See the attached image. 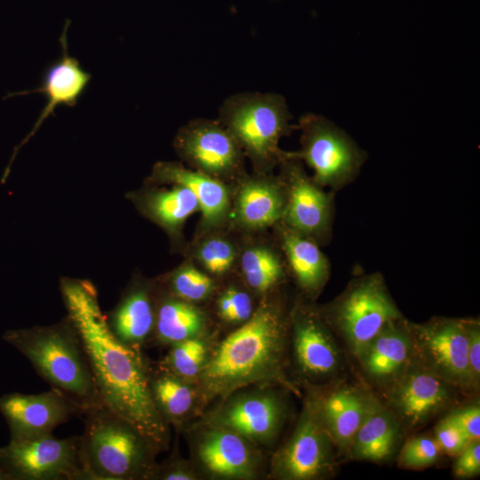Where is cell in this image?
Wrapping results in <instances>:
<instances>
[{
  "instance_id": "cell-1",
  "label": "cell",
  "mask_w": 480,
  "mask_h": 480,
  "mask_svg": "<svg viewBox=\"0 0 480 480\" xmlns=\"http://www.w3.org/2000/svg\"><path fill=\"white\" fill-rule=\"evenodd\" d=\"M67 316L83 342L103 404L133 426L159 454L171 442L170 425L158 412L150 390L149 365L142 351L122 343L111 332L94 284L61 277Z\"/></svg>"
},
{
  "instance_id": "cell-2",
  "label": "cell",
  "mask_w": 480,
  "mask_h": 480,
  "mask_svg": "<svg viewBox=\"0 0 480 480\" xmlns=\"http://www.w3.org/2000/svg\"><path fill=\"white\" fill-rule=\"evenodd\" d=\"M282 288L259 299L252 316L213 349L194 382L201 410L251 386L278 387L302 396L291 377V305Z\"/></svg>"
},
{
  "instance_id": "cell-3",
  "label": "cell",
  "mask_w": 480,
  "mask_h": 480,
  "mask_svg": "<svg viewBox=\"0 0 480 480\" xmlns=\"http://www.w3.org/2000/svg\"><path fill=\"white\" fill-rule=\"evenodd\" d=\"M5 342L19 350L52 389L80 412L102 404L81 338L66 316L50 325L6 331Z\"/></svg>"
},
{
  "instance_id": "cell-4",
  "label": "cell",
  "mask_w": 480,
  "mask_h": 480,
  "mask_svg": "<svg viewBox=\"0 0 480 480\" xmlns=\"http://www.w3.org/2000/svg\"><path fill=\"white\" fill-rule=\"evenodd\" d=\"M82 415L80 447L87 480H151L158 454L133 426L104 404Z\"/></svg>"
},
{
  "instance_id": "cell-5",
  "label": "cell",
  "mask_w": 480,
  "mask_h": 480,
  "mask_svg": "<svg viewBox=\"0 0 480 480\" xmlns=\"http://www.w3.org/2000/svg\"><path fill=\"white\" fill-rule=\"evenodd\" d=\"M292 118L281 94L244 92L225 99L217 119L235 138L252 172L269 173L290 156V151L280 148L279 141L298 130Z\"/></svg>"
},
{
  "instance_id": "cell-6",
  "label": "cell",
  "mask_w": 480,
  "mask_h": 480,
  "mask_svg": "<svg viewBox=\"0 0 480 480\" xmlns=\"http://www.w3.org/2000/svg\"><path fill=\"white\" fill-rule=\"evenodd\" d=\"M291 377L301 389L323 388L349 379V356L322 316L318 304L297 293L290 310Z\"/></svg>"
},
{
  "instance_id": "cell-7",
  "label": "cell",
  "mask_w": 480,
  "mask_h": 480,
  "mask_svg": "<svg viewBox=\"0 0 480 480\" xmlns=\"http://www.w3.org/2000/svg\"><path fill=\"white\" fill-rule=\"evenodd\" d=\"M318 308L351 363L388 322L404 316L384 276L377 271L354 276L338 296Z\"/></svg>"
},
{
  "instance_id": "cell-8",
  "label": "cell",
  "mask_w": 480,
  "mask_h": 480,
  "mask_svg": "<svg viewBox=\"0 0 480 480\" xmlns=\"http://www.w3.org/2000/svg\"><path fill=\"white\" fill-rule=\"evenodd\" d=\"M297 125L300 149L293 153L313 171L315 182L336 192L356 179L367 153L346 132L314 113L301 116Z\"/></svg>"
},
{
  "instance_id": "cell-9",
  "label": "cell",
  "mask_w": 480,
  "mask_h": 480,
  "mask_svg": "<svg viewBox=\"0 0 480 480\" xmlns=\"http://www.w3.org/2000/svg\"><path fill=\"white\" fill-rule=\"evenodd\" d=\"M412 362L429 373L476 397L468 366L464 318L433 316L409 320Z\"/></svg>"
},
{
  "instance_id": "cell-10",
  "label": "cell",
  "mask_w": 480,
  "mask_h": 480,
  "mask_svg": "<svg viewBox=\"0 0 480 480\" xmlns=\"http://www.w3.org/2000/svg\"><path fill=\"white\" fill-rule=\"evenodd\" d=\"M238 389L222 399L200 422L233 431L259 448L272 445L288 416V404L278 387ZM287 391V390H286Z\"/></svg>"
},
{
  "instance_id": "cell-11",
  "label": "cell",
  "mask_w": 480,
  "mask_h": 480,
  "mask_svg": "<svg viewBox=\"0 0 480 480\" xmlns=\"http://www.w3.org/2000/svg\"><path fill=\"white\" fill-rule=\"evenodd\" d=\"M340 463L332 437L304 400L292 434L272 456L269 476L277 480H326L336 476Z\"/></svg>"
},
{
  "instance_id": "cell-12",
  "label": "cell",
  "mask_w": 480,
  "mask_h": 480,
  "mask_svg": "<svg viewBox=\"0 0 480 480\" xmlns=\"http://www.w3.org/2000/svg\"><path fill=\"white\" fill-rule=\"evenodd\" d=\"M173 148L183 164L229 186L247 173L242 148L218 119L189 120L176 132Z\"/></svg>"
},
{
  "instance_id": "cell-13",
  "label": "cell",
  "mask_w": 480,
  "mask_h": 480,
  "mask_svg": "<svg viewBox=\"0 0 480 480\" xmlns=\"http://www.w3.org/2000/svg\"><path fill=\"white\" fill-rule=\"evenodd\" d=\"M0 469L8 480H87L80 436L10 441L0 447Z\"/></svg>"
},
{
  "instance_id": "cell-14",
  "label": "cell",
  "mask_w": 480,
  "mask_h": 480,
  "mask_svg": "<svg viewBox=\"0 0 480 480\" xmlns=\"http://www.w3.org/2000/svg\"><path fill=\"white\" fill-rule=\"evenodd\" d=\"M377 396L396 416L407 436L462 404V397L470 398L412 361L398 380Z\"/></svg>"
},
{
  "instance_id": "cell-15",
  "label": "cell",
  "mask_w": 480,
  "mask_h": 480,
  "mask_svg": "<svg viewBox=\"0 0 480 480\" xmlns=\"http://www.w3.org/2000/svg\"><path fill=\"white\" fill-rule=\"evenodd\" d=\"M278 167L286 196L281 221L321 247L327 245L333 232L335 192L325 191L315 182L293 151Z\"/></svg>"
},
{
  "instance_id": "cell-16",
  "label": "cell",
  "mask_w": 480,
  "mask_h": 480,
  "mask_svg": "<svg viewBox=\"0 0 480 480\" xmlns=\"http://www.w3.org/2000/svg\"><path fill=\"white\" fill-rule=\"evenodd\" d=\"M195 427L192 462L201 476L251 480L261 476L264 459L260 448L226 428L202 422Z\"/></svg>"
},
{
  "instance_id": "cell-17",
  "label": "cell",
  "mask_w": 480,
  "mask_h": 480,
  "mask_svg": "<svg viewBox=\"0 0 480 480\" xmlns=\"http://www.w3.org/2000/svg\"><path fill=\"white\" fill-rule=\"evenodd\" d=\"M304 391V400L332 437L340 460L345 461L351 441L377 401V394L358 379Z\"/></svg>"
},
{
  "instance_id": "cell-18",
  "label": "cell",
  "mask_w": 480,
  "mask_h": 480,
  "mask_svg": "<svg viewBox=\"0 0 480 480\" xmlns=\"http://www.w3.org/2000/svg\"><path fill=\"white\" fill-rule=\"evenodd\" d=\"M412 361L409 320L404 316L388 322L351 364L356 379L379 394L398 380Z\"/></svg>"
},
{
  "instance_id": "cell-19",
  "label": "cell",
  "mask_w": 480,
  "mask_h": 480,
  "mask_svg": "<svg viewBox=\"0 0 480 480\" xmlns=\"http://www.w3.org/2000/svg\"><path fill=\"white\" fill-rule=\"evenodd\" d=\"M232 188L228 228L234 231L265 232L282 220L286 196L278 174L247 172Z\"/></svg>"
},
{
  "instance_id": "cell-20",
  "label": "cell",
  "mask_w": 480,
  "mask_h": 480,
  "mask_svg": "<svg viewBox=\"0 0 480 480\" xmlns=\"http://www.w3.org/2000/svg\"><path fill=\"white\" fill-rule=\"evenodd\" d=\"M0 412L9 430L10 441L52 435L79 410L63 395L50 388L36 395L10 393L0 397Z\"/></svg>"
},
{
  "instance_id": "cell-21",
  "label": "cell",
  "mask_w": 480,
  "mask_h": 480,
  "mask_svg": "<svg viewBox=\"0 0 480 480\" xmlns=\"http://www.w3.org/2000/svg\"><path fill=\"white\" fill-rule=\"evenodd\" d=\"M145 184L180 185L195 195L201 216L194 236L228 227L232 186L174 161L156 162Z\"/></svg>"
},
{
  "instance_id": "cell-22",
  "label": "cell",
  "mask_w": 480,
  "mask_h": 480,
  "mask_svg": "<svg viewBox=\"0 0 480 480\" xmlns=\"http://www.w3.org/2000/svg\"><path fill=\"white\" fill-rule=\"evenodd\" d=\"M150 185L126 194L136 210L158 226L168 236L174 252L182 253L187 241L184 228L193 214L200 212L195 195L180 185Z\"/></svg>"
},
{
  "instance_id": "cell-23",
  "label": "cell",
  "mask_w": 480,
  "mask_h": 480,
  "mask_svg": "<svg viewBox=\"0 0 480 480\" xmlns=\"http://www.w3.org/2000/svg\"><path fill=\"white\" fill-rule=\"evenodd\" d=\"M158 297L156 278L134 275L123 294L107 316L113 334L124 344L136 350L152 340Z\"/></svg>"
},
{
  "instance_id": "cell-24",
  "label": "cell",
  "mask_w": 480,
  "mask_h": 480,
  "mask_svg": "<svg viewBox=\"0 0 480 480\" xmlns=\"http://www.w3.org/2000/svg\"><path fill=\"white\" fill-rule=\"evenodd\" d=\"M270 230L283 252L289 277L298 293L316 301L331 276V264L321 246L282 221Z\"/></svg>"
},
{
  "instance_id": "cell-25",
  "label": "cell",
  "mask_w": 480,
  "mask_h": 480,
  "mask_svg": "<svg viewBox=\"0 0 480 480\" xmlns=\"http://www.w3.org/2000/svg\"><path fill=\"white\" fill-rule=\"evenodd\" d=\"M239 235L236 274L246 287L258 299L284 288L290 280L289 273L283 252L272 233Z\"/></svg>"
},
{
  "instance_id": "cell-26",
  "label": "cell",
  "mask_w": 480,
  "mask_h": 480,
  "mask_svg": "<svg viewBox=\"0 0 480 480\" xmlns=\"http://www.w3.org/2000/svg\"><path fill=\"white\" fill-rule=\"evenodd\" d=\"M68 27L69 20H67L60 37L62 55L45 68L40 86L34 90L8 93L5 97L41 92L47 100L33 128L16 148L12 161L19 148L36 132L49 116L53 114L55 108L62 105L76 106L90 83L92 75L86 72L79 61L68 53L67 38Z\"/></svg>"
},
{
  "instance_id": "cell-27",
  "label": "cell",
  "mask_w": 480,
  "mask_h": 480,
  "mask_svg": "<svg viewBox=\"0 0 480 480\" xmlns=\"http://www.w3.org/2000/svg\"><path fill=\"white\" fill-rule=\"evenodd\" d=\"M407 434L378 396L348 447L345 461L386 464L396 460Z\"/></svg>"
},
{
  "instance_id": "cell-28",
  "label": "cell",
  "mask_w": 480,
  "mask_h": 480,
  "mask_svg": "<svg viewBox=\"0 0 480 480\" xmlns=\"http://www.w3.org/2000/svg\"><path fill=\"white\" fill-rule=\"evenodd\" d=\"M210 323L209 312L203 307L170 295L158 285L151 341L172 346L185 340L204 336Z\"/></svg>"
},
{
  "instance_id": "cell-29",
  "label": "cell",
  "mask_w": 480,
  "mask_h": 480,
  "mask_svg": "<svg viewBox=\"0 0 480 480\" xmlns=\"http://www.w3.org/2000/svg\"><path fill=\"white\" fill-rule=\"evenodd\" d=\"M149 385L154 403L164 420L175 428H182L202 412L194 383L175 375L159 363L149 365Z\"/></svg>"
},
{
  "instance_id": "cell-30",
  "label": "cell",
  "mask_w": 480,
  "mask_h": 480,
  "mask_svg": "<svg viewBox=\"0 0 480 480\" xmlns=\"http://www.w3.org/2000/svg\"><path fill=\"white\" fill-rule=\"evenodd\" d=\"M239 251L240 235L227 227L194 236L181 254L220 282L236 274Z\"/></svg>"
},
{
  "instance_id": "cell-31",
  "label": "cell",
  "mask_w": 480,
  "mask_h": 480,
  "mask_svg": "<svg viewBox=\"0 0 480 480\" xmlns=\"http://www.w3.org/2000/svg\"><path fill=\"white\" fill-rule=\"evenodd\" d=\"M156 279L165 292L198 305L208 302L219 284L217 280L188 258L178 267Z\"/></svg>"
},
{
  "instance_id": "cell-32",
  "label": "cell",
  "mask_w": 480,
  "mask_h": 480,
  "mask_svg": "<svg viewBox=\"0 0 480 480\" xmlns=\"http://www.w3.org/2000/svg\"><path fill=\"white\" fill-rule=\"evenodd\" d=\"M210 300H213V311L220 321L239 326L252 316L259 299L235 274L219 282Z\"/></svg>"
},
{
  "instance_id": "cell-33",
  "label": "cell",
  "mask_w": 480,
  "mask_h": 480,
  "mask_svg": "<svg viewBox=\"0 0 480 480\" xmlns=\"http://www.w3.org/2000/svg\"><path fill=\"white\" fill-rule=\"evenodd\" d=\"M210 352L206 335L196 337L172 345L169 353L159 364L175 375L194 383Z\"/></svg>"
},
{
  "instance_id": "cell-34",
  "label": "cell",
  "mask_w": 480,
  "mask_h": 480,
  "mask_svg": "<svg viewBox=\"0 0 480 480\" xmlns=\"http://www.w3.org/2000/svg\"><path fill=\"white\" fill-rule=\"evenodd\" d=\"M442 454L444 453L434 436H407L396 460L401 468L421 469L436 464Z\"/></svg>"
},
{
  "instance_id": "cell-35",
  "label": "cell",
  "mask_w": 480,
  "mask_h": 480,
  "mask_svg": "<svg viewBox=\"0 0 480 480\" xmlns=\"http://www.w3.org/2000/svg\"><path fill=\"white\" fill-rule=\"evenodd\" d=\"M434 437L443 453L456 457L470 441L466 433L444 414L434 428Z\"/></svg>"
},
{
  "instance_id": "cell-36",
  "label": "cell",
  "mask_w": 480,
  "mask_h": 480,
  "mask_svg": "<svg viewBox=\"0 0 480 480\" xmlns=\"http://www.w3.org/2000/svg\"><path fill=\"white\" fill-rule=\"evenodd\" d=\"M200 476L194 463L182 459L175 450L162 463H156L151 480H196Z\"/></svg>"
},
{
  "instance_id": "cell-37",
  "label": "cell",
  "mask_w": 480,
  "mask_h": 480,
  "mask_svg": "<svg viewBox=\"0 0 480 480\" xmlns=\"http://www.w3.org/2000/svg\"><path fill=\"white\" fill-rule=\"evenodd\" d=\"M467 336L468 359L473 387L477 394L480 389V321L464 318Z\"/></svg>"
},
{
  "instance_id": "cell-38",
  "label": "cell",
  "mask_w": 480,
  "mask_h": 480,
  "mask_svg": "<svg viewBox=\"0 0 480 480\" xmlns=\"http://www.w3.org/2000/svg\"><path fill=\"white\" fill-rule=\"evenodd\" d=\"M466 435L480 439V404L478 399L460 404L445 413Z\"/></svg>"
},
{
  "instance_id": "cell-39",
  "label": "cell",
  "mask_w": 480,
  "mask_h": 480,
  "mask_svg": "<svg viewBox=\"0 0 480 480\" xmlns=\"http://www.w3.org/2000/svg\"><path fill=\"white\" fill-rule=\"evenodd\" d=\"M455 478L468 479L480 474V439H472L456 456L452 466Z\"/></svg>"
},
{
  "instance_id": "cell-40",
  "label": "cell",
  "mask_w": 480,
  "mask_h": 480,
  "mask_svg": "<svg viewBox=\"0 0 480 480\" xmlns=\"http://www.w3.org/2000/svg\"><path fill=\"white\" fill-rule=\"evenodd\" d=\"M0 480H8L5 474L0 469Z\"/></svg>"
}]
</instances>
